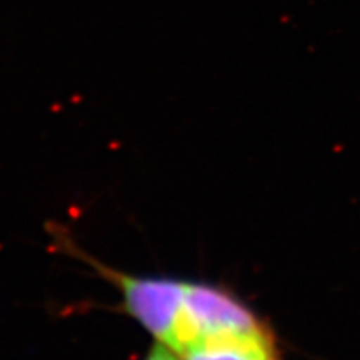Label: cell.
I'll return each instance as SVG.
<instances>
[{"mask_svg":"<svg viewBox=\"0 0 360 360\" xmlns=\"http://www.w3.org/2000/svg\"><path fill=\"white\" fill-rule=\"evenodd\" d=\"M180 360H283L274 327L225 332L202 340L180 355Z\"/></svg>","mask_w":360,"mask_h":360,"instance_id":"1","label":"cell"},{"mask_svg":"<svg viewBox=\"0 0 360 360\" xmlns=\"http://www.w3.org/2000/svg\"><path fill=\"white\" fill-rule=\"evenodd\" d=\"M143 360H180V359L172 352V350L155 342L154 347L148 350V354L143 357Z\"/></svg>","mask_w":360,"mask_h":360,"instance_id":"2","label":"cell"}]
</instances>
